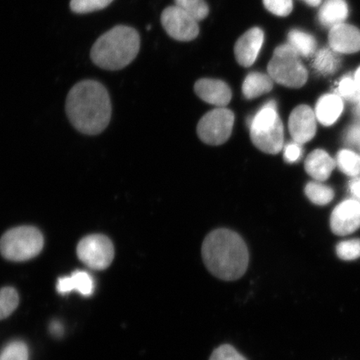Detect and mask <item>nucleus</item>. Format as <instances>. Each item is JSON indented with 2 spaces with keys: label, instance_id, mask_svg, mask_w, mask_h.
<instances>
[{
  "label": "nucleus",
  "instance_id": "1",
  "mask_svg": "<svg viewBox=\"0 0 360 360\" xmlns=\"http://www.w3.org/2000/svg\"><path fill=\"white\" fill-rule=\"evenodd\" d=\"M66 112L70 122L79 131L87 134H100L111 119L109 93L97 81H81L68 94Z\"/></svg>",
  "mask_w": 360,
  "mask_h": 360
},
{
  "label": "nucleus",
  "instance_id": "2",
  "mask_svg": "<svg viewBox=\"0 0 360 360\" xmlns=\"http://www.w3.org/2000/svg\"><path fill=\"white\" fill-rule=\"evenodd\" d=\"M202 257L209 271L222 281L240 278L249 264V251L237 233L226 229L209 233L202 245Z\"/></svg>",
  "mask_w": 360,
  "mask_h": 360
},
{
  "label": "nucleus",
  "instance_id": "3",
  "mask_svg": "<svg viewBox=\"0 0 360 360\" xmlns=\"http://www.w3.org/2000/svg\"><path fill=\"white\" fill-rule=\"evenodd\" d=\"M141 38L131 27L119 25L103 34L93 45L94 64L107 70H119L129 65L138 56Z\"/></svg>",
  "mask_w": 360,
  "mask_h": 360
},
{
  "label": "nucleus",
  "instance_id": "4",
  "mask_svg": "<svg viewBox=\"0 0 360 360\" xmlns=\"http://www.w3.org/2000/svg\"><path fill=\"white\" fill-rule=\"evenodd\" d=\"M300 56L289 44H281L274 49L268 65V74L274 82L288 88L304 86L308 72L300 60Z\"/></svg>",
  "mask_w": 360,
  "mask_h": 360
},
{
  "label": "nucleus",
  "instance_id": "5",
  "mask_svg": "<svg viewBox=\"0 0 360 360\" xmlns=\"http://www.w3.org/2000/svg\"><path fill=\"white\" fill-rule=\"evenodd\" d=\"M43 247L41 232L32 226L12 229L0 240V253L4 258L12 261L33 259L41 252Z\"/></svg>",
  "mask_w": 360,
  "mask_h": 360
},
{
  "label": "nucleus",
  "instance_id": "6",
  "mask_svg": "<svg viewBox=\"0 0 360 360\" xmlns=\"http://www.w3.org/2000/svg\"><path fill=\"white\" fill-rule=\"evenodd\" d=\"M235 114L227 108H216L200 120L197 133L207 145L220 146L226 142L232 134Z\"/></svg>",
  "mask_w": 360,
  "mask_h": 360
},
{
  "label": "nucleus",
  "instance_id": "7",
  "mask_svg": "<svg viewBox=\"0 0 360 360\" xmlns=\"http://www.w3.org/2000/svg\"><path fill=\"white\" fill-rule=\"evenodd\" d=\"M77 255L88 267L96 270L110 266L115 257V249L109 238L102 235L84 237L77 246Z\"/></svg>",
  "mask_w": 360,
  "mask_h": 360
},
{
  "label": "nucleus",
  "instance_id": "8",
  "mask_svg": "<svg viewBox=\"0 0 360 360\" xmlns=\"http://www.w3.org/2000/svg\"><path fill=\"white\" fill-rule=\"evenodd\" d=\"M161 22L170 37L178 41H191L200 33L198 21L176 6L165 8L162 13Z\"/></svg>",
  "mask_w": 360,
  "mask_h": 360
},
{
  "label": "nucleus",
  "instance_id": "9",
  "mask_svg": "<svg viewBox=\"0 0 360 360\" xmlns=\"http://www.w3.org/2000/svg\"><path fill=\"white\" fill-rule=\"evenodd\" d=\"M330 227L335 235L340 236L356 231L360 227V201L349 199L338 205L331 214Z\"/></svg>",
  "mask_w": 360,
  "mask_h": 360
},
{
  "label": "nucleus",
  "instance_id": "10",
  "mask_svg": "<svg viewBox=\"0 0 360 360\" xmlns=\"http://www.w3.org/2000/svg\"><path fill=\"white\" fill-rule=\"evenodd\" d=\"M316 116L308 105L297 106L292 111L289 119V130L292 141L304 145L316 134Z\"/></svg>",
  "mask_w": 360,
  "mask_h": 360
},
{
  "label": "nucleus",
  "instance_id": "11",
  "mask_svg": "<svg viewBox=\"0 0 360 360\" xmlns=\"http://www.w3.org/2000/svg\"><path fill=\"white\" fill-rule=\"evenodd\" d=\"M250 130L251 141L259 150L269 155H277L283 150L285 130L281 119L274 124Z\"/></svg>",
  "mask_w": 360,
  "mask_h": 360
},
{
  "label": "nucleus",
  "instance_id": "12",
  "mask_svg": "<svg viewBox=\"0 0 360 360\" xmlns=\"http://www.w3.org/2000/svg\"><path fill=\"white\" fill-rule=\"evenodd\" d=\"M264 40V31L255 27L237 40L235 45L236 60L243 67H250L257 60Z\"/></svg>",
  "mask_w": 360,
  "mask_h": 360
},
{
  "label": "nucleus",
  "instance_id": "13",
  "mask_svg": "<svg viewBox=\"0 0 360 360\" xmlns=\"http://www.w3.org/2000/svg\"><path fill=\"white\" fill-rule=\"evenodd\" d=\"M195 91L202 101L217 108L226 107L232 98L231 88L219 79H199L195 84Z\"/></svg>",
  "mask_w": 360,
  "mask_h": 360
},
{
  "label": "nucleus",
  "instance_id": "14",
  "mask_svg": "<svg viewBox=\"0 0 360 360\" xmlns=\"http://www.w3.org/2000/svg\"><path fill=\"white\" fill-rule=\"evenodd\" d=\"M330 49L337 53H354L360 51V30L345 24L338 25L328 34Z\"/></svg>",
  "mask_w": 360,
  "mask_h": 360
},
{
  "label": "nucleus",
  "instance_id": "15",
  "mask_svg": "<svg viewBox=\"0 0 360 360\" xmlns=\"http://www.w3.org/2000/svg\"><path fill=\"white\" fill-rule=\"evenodd\" d=\"M335 162L328 153L315 150L310 153L304 162L306 172L317 181H325L330 178L335 167Z\"/></svg>",
  "mask_w": 360,
  "mask_h": 360
},
{
  "label": "nucleus",
  "instance_id": "16",
  "mask_svg": "<svg viewBox=\"0 0 360 360\" xmlns=\"http://www.w3.org/2000/svg\"><path fill=\"white\" fill-rule=\"evenodd\" d=\"M344 110V103L339 94H325L317 102L314 114L319 123L331 126L340 119Z\"/></svg>",
  "mask_w": 360,
  "mask_h": 360
},
{
  "label": "nucleus",
  "instance_id": "17",
  "mask_svg": "<svg viewBox=\"0 0 360 360\" xmlns=\"http://www.w3.org/2000/svg\"><path fill=\"white\" fill-rule=\"evenodd\" d=\"M56 289L61 295L77 291L81 295L89 297L93 295L94 283L89 273L75 271L70 276L60 278L57 282Z\"/></svg>",
  "mask_w": 360,
  "mask_h": 360
},
{
  "label": "nucleus",
  "instance_id": "18",
  "mask_svg": "<svg viewBox=\"0 0 360 360\" xmlns=\"http://www.w3.org/2000/svg\"><path fill=\"white\" fill-rule=\"evenodd\" d=\"M349 15L345 0H326L319 11V20L326 28L343 24Z\"/></svg>",
  "mask_w": 360,
  "mask_h": 360
},
{
  "label": "nucleus",
  "instance_id": "19",
  "mask_svg": "<svg viewBox=\"0 0 360 360\" xmlns=\"http://www.w3.org/2000/svg\"><path fill=\"white\" fill-rule=\"evenodd\" d=\"M274 80L269 74L252 72L248 75L242 85L243 94L247 100H254L271 91Z\"/></svg>",
  "mask_w": 360,
  "mask_h": 360
},
{
  "label": "nucleus",
  "instance_id": "20",
  "mask_svg": "<svg viewBox=\"0 0 360 360\" xmlns=\"http://www.w3.org/2000/svg\"><path fill=\"white\" fill-rule=\"evenodd\" d=\"M290 44L300 56L310 57L316 51L317 43L314 36L300 30H292L288 34Z\"/></svg>",
  "mask_w": 360,
  "mask_h": 360
},
{
  "label": "nucleus",
  "instance_id": "21",
  "mask_svg": "<svg viewBox=\"0 0 360 360\" xmlns=\"http://www.w3.org/2000/svg\"><path fill=\"white\" fill-rule=\"evenodd\" d=\"M336 53L331 49H321L315 55L313 67L323 75L335 74L340 65V58Z\"/></svg>",
  "mask_w": 360,
  "mask_h": 360
},
{
  "label": "nucleus",
  "instance_id": "22",
  "mask_svg": "<svg viewBox=\"0 0 360 360\" xmlns=\"http://www.w3.org/2000/svg\"><path fill=\"white\" fill-rule=\"evenodd\" d=\"M304 192L308 199L317 205H328L335 197V192L330 187L319 182L308 183Z\"/></svg>",
  "mask_w": 360,
  "mask_h": 360
},
{
  "label": "nucleus",
  "instance_id": "23",
  "mask_svg": "<svg viewBox=\"0 0 360 360\" xmlns=\"http://www.w3.org/2000/svg\"><path fill=\"white\" fill-rule=\"evenodd\" d=\"M338 167L348 176L355 177L360 174V156L350 150H342L337 155Z\"/></svg>",
  "mask_w": 360,
  "mask_h": 360
},
{
  "label": "nucleus",
  "instance_id": "24",
  "mask_svg": "<svg viewBox=\"0 0 360 360\" xmlns=\"http://www.w3.org/2000/svg\"><path fill=\"white\" fill-rule=\"evenodd\" d=\"M175 6L188 13L198 22L209 15V6L205 0H174Z\"/></svg>",
  "mask_w": 360,
  "mask_h": 360
},
{
  "label": "nucleus",
  "instance_id": "25",
  "mask_svg": "<svg viewBox=\"0 0 360 360\" xmlns=\"http://www.w3.org/2000/svg\"><path fill=\"white\" fill-rule=\"evenodd\" d=\"M19 303V295L13 288L6 287L0 290V321L10 316Z\"/></svg>",
  "mask_w": 360,
  "mask_h": 360
},
{
  "label": "nucleus",
  "instance_id": "26",
  "mask_svg": "<svg viewBox=\"0 0 360 360\" xmlns=\"http://www.w3.org/2000/svg\"><path fill=\"white\" fill-rule=\"evenodd\" d=\"M0 360H29V349L22 341H13L0 353Z\"/></svg>",
  "mask_w": 360,
  "mask_h": 360
},
{
  "label": "nucleus",
  "instance_id": "27",
  "mask_svg": "<svg viewBox=\"0 0 360 360\" xmlns=\"http://www.w3.org/2000/svg\"><path fill=\"white\" fill-rule=\"evenodd\" d=\"M336 254L342 260L352 261L360 258V240H345L336 246Z\"/></svg>",
  "mask_w": 360,
  "mask_h": 360
},
{
  "label": "nucleus",
  "instance_id": "28",
  "mask_svg": "<svg viewBox=\"0 0 360 360\" xmlns=\"http://www.w3.org/2000/svg\"><path fill=\"white\" fill-rule=\"evenodd\" d=\"M114 0H71L70 8L77 13H87L103 10Z\"/></svg>",
  "mask_w": 360,
  "mask_h": 360
},
{
  "label": "nucleus",
  "instance_id": "29",
  "mask_svg": "<svg viewBox=\"0 0 360 360\" xmlns=\"http://www.w3.org/2000/svg\"><path fill=\"white\" fill-rule=\"evenodd\" d=\"M338 93L341 98L349 101H357L359 93L352 76L345 75L338 85Z\"/></svg>",
  "mask_w": 360,
  "mask_h": 360
},
{
  "label": "nucleus",
  "instance_id": "30",
  "mask_svg": "<svg viewBox=\"0 0 360 360\" xmlns=\"http://www.w3.org/2000/svg\"><path fill=\"white\" fill-rule=\"evenodd\" d=\"M266 10L273 15L286 17L292 11V0H263Z\"/></svg>",
  "mask_w": 360,
  "mask_h": 360
},
{
  "label": "nucleus",
  "instance_id": "31",
  "mask_svg": "<svg viewBox=\"0 0 360 360\" xmlns=\"http://www.w3.org/2000/svg\"><path fill=\"white\" fill-rule=\"evenodd\" d=\"M210 360H248L238 352L232 345H223L216 349Z\"/></svg>",
  "mask_w": 360,
  "mask_h": 360
},
{
  "label": "nucleus",
  "instance_id": "32",
  "mask_svg": "<svg viewBox=\"0 0 360 360\" xmlns=\"http://www.w3.org/2000/svg\"><path fill=\"white\" fill-rule=\"evenodd\" d=\"M283 148V158L288 163H295L303 154L302 145L295 141L287 143Z\"/></svg>",
  "mask_w": 360,
  "mask_h": 360
},
{
  "label": "nucleus",
  "instance_id": "33",
  "mask_svg": "<svg viewBox=\"0 0 360 360\" xmlns=\"http://www.w3.org/2000/svg\"><path fill=\"white\" fill-rule=\"evenodd\" d=\"M346 139L352 145L360 143V124L354 125L349 129L347 134H346Z\"/></svg>",
  "mask_w": 360,
  "mask_h": 360
},
{
  "label": "nucleus",
  "instance_id": "34",
  "mask_svg": "<svg viewBox=\"0 0 360 360\" xmlns=\"http://www.w3.org/2000/svg\"><path fill=\"white\" fill-rule=\"evenodd\" d=\"M49 330H51V334L56 337H60L64 334V327H63L60 322L56 321L51 323Z\"/></svg>",
  "mask_w": 360,
  "mask_h": 360
},
{
  "label": "nucleus",
  "instance_id": "35",
  "mask_svg": "<svg viewBox=\"0 0 360 360\" xmlns=\"http://www.w3.org/2000/svg\"><path fill=\"white\" fill-rule=\"evenodd\" d=\"M350 191L355 199L360 200V177L355 179L350 184Z\"/></svg>",
  "mask_w": 360,
  "mask_h": 360
},
{
  "label": "nucleus",
  "instance_id": "36",
  "mask_svg": "<svg viewBox=\"0 0 360 360\" xmlns=\"http://www.w3.org/2000/svg\"><path fill=\"white\" fill-rule=\"evenodd\" d=\"M305 4L311 7H318L321 6L322 0H302Z\"/></svg>",
  "mask_w": 360,
  "mask_h": 360
},
{
  "label": "nucleus",
  "instance_id": "37",
  "mask_svg": "<svg viewBox=\"0 0 360 360\" xmlns=\"http://www.w3.org/2000/svg\"><path fill=\"white\" fill-rule=\"evenodd\" d=\"M354 79L355 81V84H356L357 85V88L360 96V66L359 69L356 70V72H355Z\"/></svg>",
  "mask_w": 360,
  "mask_h": 360
},
{
  "label": "nucleus",
  "instance_id": "38",
  "mask_svg": "<svg viewBox=\"0 0 360 360\" xmlns=\"http://www.w3.org/2000/svg\"><path fill=\"white\" fill-rule=\"evenodd\" d=\"M357 102H358V109H359V111L360 112V96H359Z\"/></svg>",
  "mask_w": 360,
  "mask_h": 360
},
{
  "label": "nucleus",
  "instance_id": "39",
  "mask_svg": "<svg viewBox=\"0 0 360 360\" xmlns=\"http://www.w3.org/2000/svg\"><path fill=\"white\" fill-rule=\"evenodd\" d=\"M359 145H360V143H359Z\"/></svg>",
  "mask_w": 360,
  "mask_h": 360
}]
</instances>
